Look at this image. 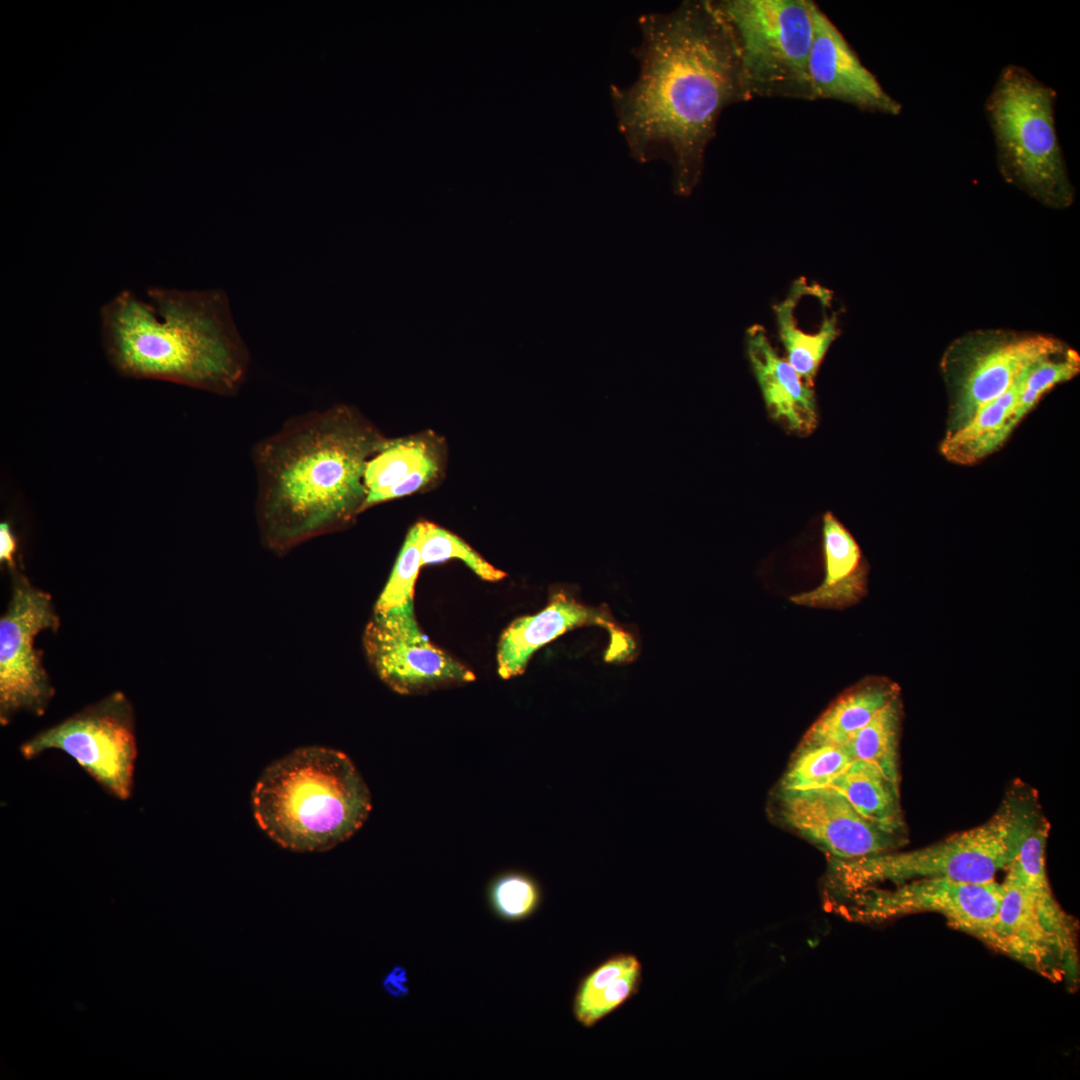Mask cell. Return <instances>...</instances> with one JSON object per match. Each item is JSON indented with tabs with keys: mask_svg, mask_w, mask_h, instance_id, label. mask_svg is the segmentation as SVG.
<instances>
[{
	"mask_svg": "<svg viewBox=\"0 0 1080 1080\" xmlns=\"http://www.w3.org/2000/svg\"><path fill=\"white\" fill-rule=\"evenodd\" d=\"M639 73L612 85L617 127L639 163L666 161L676 194L701 180L706 149L725 108L751 100L733 30L716 1L686 0L639 17Z\"/></svg>",
	"mask_w": 1080,
	"mask_h": 1080,
	"instance_id": "1",
	"label": "cell"
},
{
	"mask_svg": "<svg viewBox=\"0 0 1080 1080\" xmlns=\"http://www.w3.org/2000/svg\"><path fill=\"white\" fill-rule=\"evenodd\" d=\"M384 438L348 406L298 416L254 448L264 543L284 552L362 512L367 461Z\"/></svg>",
	"mask_w": 1080,
	"mask_h": 1080,
	"instance_id": "2",
	"label": "cell"
},
{
	"mask_svg": "<svg viewBox=\"0 0 1080 1080\" xmlns=\"http://www.w3.org/2000/svg\"><path fill=\"white\" fill-rule=\"evenodd\" d=\"M101 340L122 376L228 395L241 385L248 354L221 289H123L100 309Z\"/></svg>",
	"mask_w": 1080,
	"mask_h": 1080,
	"instance_id": "3",
	"label": "cell"
},
{
	"mask_svg": "<svg viewBox=\"0 0 1080 1080\" xmlns=\"http://www.w3.org/2000/svg\"><path fill=\"white\" fill-rule=\"evenodd\" d=\"M259 826L281 846L324 851L350 838L368 818L371 796L342 752L298 749L268 767L253 791Z\"/></svg>",
	"mask_w": 1080,
	"mask_h": 1080,
	"instance_id": "4",
	"label": "cell"
},
{
	"mask_svg": "<svg viewBox=\"0 0 1080 1080\" xmlns=\"http://www.w3.org/2000/svg\"><path fill=\"white\" fill-rule=\"evenodd\" d=\"M1040 822L1028 795L1013 794L985 823L940 842L906 852L833 859L830 885L848 896L880 883L900 884L920 878L989 882L1008 868Z\"/></svg>",
	"mask_w": 1080,
	"mask_h": 1080,
	"instance_id": "5",
	"label": "cell"
},
{
	"mask_svg": "<svg viewBox=\"0 0 1080 1080\" xmlns=\"http://www.w3.org/2000/svg\"><path fill=\"white\" fill-rule=\"evenodd\" d=\"M1057 94L1022 66L1002 68L985 102L1003 179L1042 205L1066 209L1075 198L1055 122Z\"/></svg>",
	"mask_w": 1080,
	"mask_h": 1080,
	"instance_id": "6",
	"label": "cell"
},
{
	"mask_svg": "<svg viewBox=\"0 0 1080 1080\" xmlns=\"http://www.w3.org/2000/svg\"><path fill=\"white\" fill-rule=\"evenodd\" d=\"M1045 821L1024 839L1007 868L990 948L1054 982L1079 980L1076 921L1055 899L1049 884Z\"/></svg>",
	"mask_w": 1080,
	"mask_h": 1080,
	"instance_id": "7",
	"label": "cell"
},
{
	"mask_svg": "<svg viewBox=\"0 0 1080 1080\" xmlns=\"http://www.w3.org/2000/svg\"><path fill=\"white\" fill-rule=\"evenodd\" d=\"M716 4L736 38L750 99L814 100L808 74L812 1L724 0Z\"/></svg>",
	"mask_w": 1080,
	"mask_h": 1080,
	"instance_id": "8",
	"label": "cell"
},
{
	"mask_svg": "<svg viewBox=\"0 0 1080 1080\" xmlns=\"http://www.w3.org/2000/svg\"><path fill=\"white\" fill-rule=\"evenodd\" d=\"M1065 345L1051 336L1010 329H978L955 339L941 361L951 401L947 434L1007 391L1025 368Z\"/></svg>",
	"mask_w": 1080,
	"mask_h": 1080,
	"instance_id": "9",
	"label": "cell"
},
{
	"mask_svg": "<svg viewBox=\"0 0 1080 1080\" xmlns=\"http://www.w3.org/2000/svg\"><path fill=\"white\" fill-rule=\"evenodd\" d=\"M51 749L71 756L108 794L131 796L137 758L135 717L120 691L42 730L20 746L31 760Z\"/></svg>",
	"mask_w": 1080,
	"mask_h": 1080,
	"instance_id": "10",
	"label": "cell"
},
{
	"mask_svg": "<svg viewBox=\"0 0 1080 1080\" xmlns=\"http://www.w3.org/2000/svg\"><path fill=\"white\" fill-rule=\"evenodd\" d=\"M838 912L848 920L873 924L918 913H937L954 929L991 947L1002 897V884L920 878L891 889L869 887L851 895Z\"/></svg>",
	"mask_w": 1080,
	"mask_h": 1080,
	"instance_id": "11",
	"label": "cell"
},
{
	"mask_svg": "<svg viewBox=\"0 0 1080 1080\" xmlns=\"http://www.w3.org/2000/svg\"><path fill=\"white\" fill-rule=\"evenodd\" d=\"M11 575V599L0 619V723L4 726L19 712L45 713L54 688L34 642L39 632H56L60 626L51 596L17 569Z\"/></svg>",
	"mask_w": 1080,
	"mask_h": 1080,
	"instance_id": "12",
	"label": "cell"
},
{
	"mask_svg": "<svg viewBox=\"0 0 1080 1080\" xmlns=\"http://www.w3.org/2000/svg\"><path fill=\"white\" fill-rule=\"evenodd\" d=\"M363 646L379 678L403 695L475 680L469 668L428 640L414 604L374 612L364 630Z\"/></svg>",
	"mask_w": 1080,
	"mask_h": 1080,
	"instance_id": "13",
	"label": "cell"
},
{
	"mask_svg": "<svg viewBox=\"0 0 1080 1080\" xmlns=\"http://www.w3.org/2000/svg\"><path fill=\"white\" fill-rule=\"evenodd\" d=\"M782 820L834 859L851 860L889 852L898 836L875 827L832 787L778 792Z\"/></svg>",
	"mask_w": 1080,
	"mask_h": 1080,
	"instance_id": "14",
	"label": "cell"
},
{
	"mask_svg": "<svg viewBox=\"0 0 1080 1080\" xmlns=\"http://www.w3.org/2000/svg\"><path fill=\"white\" fill-rule=\"evenodd\" d=\"M813 36L808 74L814 100L832 99L875 113L898 115L902 106L861 62L845 37L812 1Z\"/></svg>",
	"mask_w": 1080,
	"mask_h": 1080,
	"instance_id": "15",
	"label": "cell"
},
{
	"mask_svg": "<svg viewBox=\"0 0 1080 1080\" xmlns=\"http://www.w3.org/2000/svg\"><path fill=\"white\" fill-rule=\"evenodd\" d=\"M832 300L828 289L801 278L774 306L786 360L809 386L813 385L827 351L840 333Z\"/></svg>",
	"mask_w": 1080,
	"mask_h": 1080,
	"instance_id": "16",
	"label": "cell"
},
{
	"mask_svg": "<svg viewBox=\"0 0 1080 1080\" xmlns=\"http://www.w3.org/2000/svg\"><path fill=\"white\" fill-rule=\"evenodd\" d=\"M746 350L769 415L788 431L812 432L817 425L812 386L778 354L761 325L747 329Z\"/></svg>",
	"mask_w": 1080,
	"mask_h": 1080,
	"instance_id": "17",
	"label": "cell"
},
{
	"mask_svg": "<svg viewBox=\"0 0 1080 1080\" xmlns=\"http://www.w3.org/2000/svg\"><path fill=\"white\" fill-rule=\"evenodd\" d=\"M593 624L614 631L613 623L602 611L565 593H556L539 613L516 619L502 633L497 651L498 674L503 679L522 674L539 648L569 630Z\"/></svg>",
	"mask_w": 1080,
	"mask_h": 1080,
	"instance_id": "18",
	"label": "cell"
},
{
	"mask_svg": "<svg viewBox=\"0 0 1080 1080\" xmlns=\"http://www.w3.org/2000/svg\"><path fill=\"white\" fill-rule=\"evenodd\" d=\"M825 577L815 589L791 597V601L815 608L837 609L856 602L864 592L865 574L861 552L846 528L831 514L823 519Z\"/></svg>",
	"mask_w": 1080,
	"mask_h": 1080,
	"instance_id": "19",
	"label": "cell"
},
{
	"mask_svg": "<svg viewBox=\"0 0 1080 1080\" xmlns=\"http://www.w3.org/2000/svg\"><path fill=\"white\" fill-rule=\"evenodd\" d=\"M642 983V964L632 953H617L594 966L579 980L572 999V1014L592 1028L635 996Z\"/></svg>",
	"mask_w": 1080,
	"mask_h": 1080,
	"instance_id": "20",
	"label": "cell"
},
{
	"mask_svg": "<svg viewBox=\"0 0 1080 1080\" xmlns=\"http://www.w3.org/2000/svg\"><path fill=\"white\" fill-rule=\"evenodd\" d=\"M898 687L883 678L863 680L847 690L813 723L801 745L843 746L885 705L898 697Z\"/></svg>",
	"mask_w": 1080,
	"mask_h": 1080,
	"instance_id": "21",
	"label": "cell"
},
{
	"mask_svg": "<svg viewBox=\"0 0 1080 1080\" xmlns=\"http://www.w3.org/2000/svg\"><path fill=\"white\" fill-rule=\"evenodd\" d=\"M829 787L841 793L851 806L880 830L900 837L904 821L899 784L876 766L856 760Z\"/></svg>",
	"mask_w": 1080,
	"mask_h": 1080,
	"instance_id": "22",
	"label": "cell"
},
{
	"mask_svg": "<svg viewBox=\"0 0 1080 1080\" xmlns=\"http://www.w3.org/2000/svg\"><path fill=\"white\" fill-rule=\"evenodd\" d=\"M445 452L443 441L433 432L385 439L381 448L367 461L363 482L366 498L362 512L382 503L384 494L408 478L436 454Z\"/></svg>",
	"mask_w": 1080,
	"mask_h": 1080,
	"instance_id": "23",
	"label": "cell"
},
{
	"mask_svg": "<svg viewBox=\"0 0 1080 1080\" xmlns=\"http://www.w3.org/2000/svg\"><path fill=\"white\" fill-rule=\"evenodd\" d=\"M900 703L898 697L885 705L843 747L854 761L876 766L899 784Z\"/></svg>",
	"mask_w": 1080,
	"mask_h": 1080,
	"instance_id": "24",
	"label": "cell"
},
{
	"mask_svg": "<svg viewBox=\"0 0 1080 1080\" xmlns=\"http://www.w3.org/2000/svg\"><path fill=\"white\" fill-rule=\"evenodd\" d=\"M854 760L843 746L800 745L780 784L805 790L829 786Z\"/></svg>",
	"mask_w": 1080,
	"mask_h": 1080,
	"instance_id": "25",
	"label": "cell"
},
{
	"mask_svg": "<svg viewBox=\"0 0 1080 1080\" xmlns=\"http://www.w3.org/2000/svg\"><path fill=\"white\" fill-rule=\"evenodd\" d=\"M543 900L537 880L522 871H507L489 884L487 902L492 914L501 921L518 923L534 916Z\"/></svg>",
	"mask_w": 1080,
	"mask_h": 1080,
	"instance_id": "26",
	"label": "cell"
},
{
	"mask_svg": "<svg viewBox=\"0 0 1080 1080\" xmlns=\"http://www.w3.org/2000/svg\"><path fill=\"white\" fill-rule=\"evenodd\" d=\"M420 524L422 566L459 559L483 580L498 581L505 577L504 572L492 566L456 534L428 521H420Z\"/></svg>",
	"mask_w": 1080,
	"mask_h": 1080,
	"instance_id": "27",
	"label": "cell"
},
{
	"mask_svg": "<svg viewBox=\"0 0 1080 1080\" xmlns=\"http://www.w3.org/2000/svg\"><path fill=\"white\" fill-rule=\"evenodd\" d=\"M421 524L412 526L399 551L389 579L374 607V612L384 613L414 604V589L421 564Z\"/></svg>",
	"mask_w": 1080,
	"mask_h": 1080,
	"instance_id": "28",
	"label": "cell"
},
{
	"mask_svg": "<svg viewBox=\"0 0 1080 1080\" xmlns=\"http://www.w3.org/2000/svg\"><path fill=\"white\" fill-rule=\"evenodd\" d=\"M1032 365L1020 373L1007 391L982 406L967 424L947 434L941 444V452L997 431L1015 408Z\"/></svg>",
	"mask_w": 1080,
	"mask_h": 1080,
	"instance_id": "29",
	"label": "cell"
},
{
	"mask_svg": "<svg viewBox=\"0 0 1080 1080\" xmlns=\"http://www.w3.org/2000/svg\"><path fill=\"white\" fill-rule=\"evenodd\" d=\"M17 552V540L11 525L7 521L0 523V562L9 568L16 570L15 555Z\"/></svg>",
	"mask_w": 1080,
	"mask_h": 1080,
	"instance_id": "30",
	"label": "cell"
},
{
	"mask_svg": "<svg viewBox=\"0 0 1080 1080\" xmlns=\"http://www.w3.org/2000/svg\"><path fill=\"white\" fill-rule=\"evenodd\" d=\"M384 987L394 997H405L409 993L407 972L402 966H395L384 979Z\"/></svg>",
	"mask_w": 1080,
	"mask_h": 1080,
	"instance_id": "31",
	"label": "cell"
}]
</instances>
